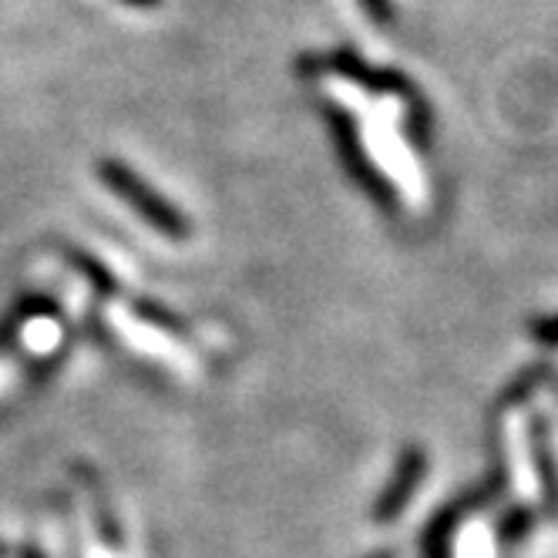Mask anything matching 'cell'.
<instances>
[{
  "label": "cell",
  "instance_id": "6da1fadb",
  "mask_svg": "<svg viewBox=\"0 0 558 558\" xmlns=\"http://www.w3.org/2000/svg\"><path fill=\"white\" fill-rule=\"evenodd\" d=\"M98 179L105 182V189L114 195V198H122V203L145 222L151 226L155 232H162L169 239H189L192 226L185 219V213L169 203V198L158 192L151 182H145L132 166H125L122 158H101L98 162Z\"/></svg>",
  "mask_w": 558,
  "mask_h": 558
},
{
  "label": "cell",
  "instance_id": "7a4b0ae2",
  "mask_svg": "<svg viewBox=\"0 0 558 558\" xmlns=\"http://www.w3.org/2000/svg\"><path fill=\"white\" fill-rule=\"evenodd\" d=\"M74 474H77V482L85 485V495L92 501V514H95V532L101 535V542L111 548V551H122L125 548V532H122V522H118V511L108 498V488L101 482V474L85 464V461H77L74 464Z\"/></svg>",
  "mask_w": 558,
  "mask_h": 558
},
{
  "label": "cell",
  "instance_id": "3957f363",
  "mask_svg": "<svg viewBox=\"0 0 558 558\" xmlns=\"http://www.w3.org/2000/svg\"><path fill=\"white\" fill-rule=\"evenodd\" d=\"M421 471H424V464L417 454L414 458L408 454L401 461V468H397V474L390 477V485L384 488L380 501L374 505V522H393V518L404 511V505L411 501V495L421 482Z\"/></svg>",
  "mask_w": 558,
  "mask_h": 558
},
{
  "label": "cell",
  "instance_id": "277c9868",
  "mask_svg": "<svg viewBox=\"0 0 558 558\" xmlns=\"http://www.w3.org/2000/svg\"><path fill=\"white\" fill-rule=\"evenodd\" d=\"M58 313V303L45 293H24L4 316H0V353H4L17 337L21 330L31 324V320H41V316H54Z\"/></svg>",
  "mask_w": 558,
  "mask_h": 558
},
{
  "label": "cell",
  "instance_id": "5b68a950",
  "mask_svg": "<svg viewBox=\"0 0 558 558\" xmlns=\"http://www.w3.org/2000/svg\"><path fill=\"white\" fill-rule=\"evenodd\" d=\"M64 259L82 272L88 283H92V290L98 293V296H114L118 293V279H114V272L98 259V256H92V253H85V250H77V246H64Z\"/></svg>",
  "mask_w": 558,
  "mask_h": 558
},
{
  "label": "cell",
  "instance_id": "8992f818",
  "mask_svg": "<svg viewBox=\"0 0 558 558\" xmlns=\"http://www.w3.org/2000/svg\"><path fill=\"white\" fill-rule=\"evenodd\" d=\"M132 313L138 316V320H145L148 327L162 330V333H169V337H179V340H185V337H189V324L182 320V316H179L175 310L162 306L158 300H151V296H138V300H132Z\"/></svg>",
  "mask_w": 558,
  "mask_h": 558
},
{
  "label": "cell",
  "instance_id": "52a82bcc",
  "mask_svg": "<svg viewBox=\"0 0 558 558\" xmlns=\"http://www.w3.org/2000/svg\"><path fill=\"white\" fill-rule=\"evenodd\" d=\"M122 4H129V8H142V11H151V8L162 4V0H122Z\"/></svg>",
  "mask_w": 558,
  "mask_h": 558
},
{
  "label": "cell",
  "instance_id": "ba28073f",
  "mask_svg": "<svg viewBox=\"0 0 558 558\" xmlns=\"http://www.w3.org/2000/svg\"><path fill=\"white\" fill-rule=\"evenodd\" d=\"M21 558H48V555H45L41 548H37L34 542H27V545L21 548Z\"/></svg>",
  "mask_w": 558,
  "mask_h": 558
},
{
  "label": "cell",
  "instance_id": "9c48e42d",
  "mask_svg": "<svg viewBox=\"0 0 558 558\" xmlns=\"http://www.w3.org/2000/svg\"><path fill=\"white\" fill-rule=\"evenodd\" d=\"M367 558H397L393 551H374V555H367Z\"/></svg>",
  "mask_w": 558,
  "mask_h": 558
},
{
  "label": "cell",
  "instance_id": "30bf717a",
  "mask_svg": "<svg viewBox=\"0 0 558 558\" xmlns=\"http://www.w3.org/2000/svg\"><path fill=\"white\" fill-rule=\"evenodd\" d=\"M0 558H8V545L4 542H0Z\"/></svg>",
  "mask_w": 558,
  "mask_h": 558
}]
</instances>
